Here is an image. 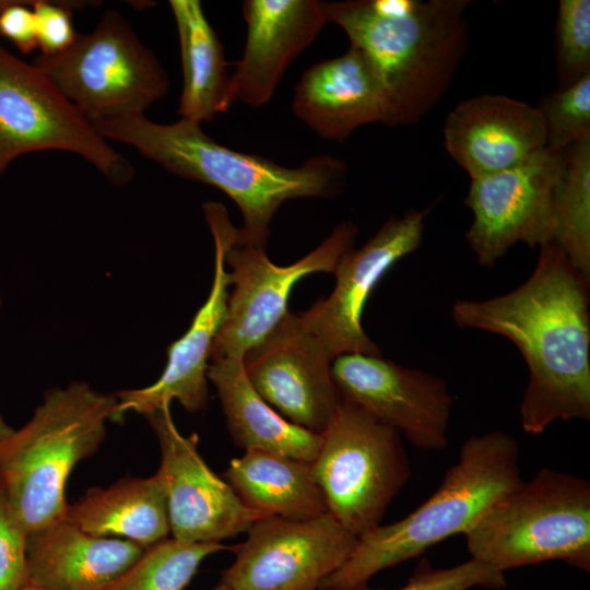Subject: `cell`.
I'll return each instance as SVG.
<instances>
[{
	"label": "cell",
	"instance_id": "19",
	"mask_svg": "<svg viewBox=\"0 0 590 590\" xmlns=\"http://www.w3.org/2000/svg\"><path fill=\"white\" fill-rule=\"evenodd\" d=\"M243 15L247 39L231 75L232 104L252 107L268 103L291 62L327 24L319 0H246Z\"/></svg>",
	"mask_w": 590,
	"mask_h": 590
},
{
	"label": "cell",
	"instance_id": "24",
	"mask_svg": "<svg viewBox=\"0 0 590 590\" xmlns=\"http://www.w3.org/2000/svg\"><path fill=\"white\" fill-rule=\"evenodd\" d=\"M224 477L241 503L261 517L307 520L328 514L311 462L246 450L231 460Z\"/></svg>",
	"mask_w": 590,
	"mask_h": 590
},
{
	"label": "cell",
	"instance_id": "30",
	"mask_svg": "<svg viewBox=\"0 0 590 590\" xmlns=\"http://www.w3.org/2000/svg\"><path fill=\"white\" fill-rule=\"evenodd\" d=\"M475 587L504 589L507 587L505 573L475 558L448 568H435L423 558L406 585L397 590H470Z\"/></svg>",
	"mask_w": 590,
	"mask_h": 590
},
{
	"label": "cell",
	"instance_id": "20",
	"mask_svg": "<svg viewBox=\"0 0 590 590\" xmlns=\"http://www.w3.org/2000/svg\"><path fill=\"white\" fill-rule=\"evenodd\" d=\"M292 109L319 137L338 142L364 125L388 120L380 81L365 55L351 45L302 74Z\"/></svg>",
	"mask_w": 590,
	"mask_h": 590
},
{
	"label": "cell",
	"instance_id": "31",
	"mask_svg": "<svg viewBox=\"0 0 590 590\" xmlns=\"http://www.w3.org/2000/svg\"><path fill=\"white\" fill-rule=\"evenodd\" d=\"M92 1L35 0L32 8L36 20L37 46L43 55H55L67 49L75 39L72 12Z\"/></svg>",
	"mask_w": 590,
	"mask_h": 590
},
{
	"label": "cell",
	"instance_id": "5",
	"mask_svg": "<svg viewBox=\"0 0 590 590\" xmlns=\"http://www.w3.org/2000/svg\"><path fill=\"white\" fill-rule=\"evenodd\" d=\"M116 401L83 381L57 387L0 439V489L27 534L63 518L69 475L101 447Z\"/></svg>",
	"mask_w": 590,
	"mask_h": 590
},
{
	"label": "cell",
	"instance_id": "22",
	"mask_svg": "<svg viewBox=\"0 0 590 590\" xmlns=\"http://www.w3.org/2000/svg\"><path fill=\"white\" fill-rule=\"evenodd\" d=\"M208 380L217 391L226 427L234 442L246 450H261L312 462L321 434L300 427L269 405L249 382L243 358L209 363Z\"/></svg>",
	"mask_w": 590,
	"mask_h": 590
},
{
	"label": "cell",
	"instance_id": "23",
	"mask_svg": "<svg viewBox=\"0 0 590 590\" xmlns=\"http://www.w3.org/2000/svg\"><path fill=\"white\" fill-rule=\"evenodd\" d=\"M62 519L90 534L121 536L143 548L166 540L170 532L166 493L157 473L91 487L68 504Z\"/></svg>",
	"mask_w": 590,
	"mask_h": 590
},
{
	"label": "cell",
	"instance_id": "4",
	"mask_svg": "<svg viewBox=\"0 0 590 590\" xmlns=\"http://www.w3.org/2000/svg\"><path fill=\"white\" fill-rule=\"evenodd\" d=\"M517 440L502 430L468 437L435 493L404 518L358 538L350 558L318 590H362L378 573L464 534L522 482Z\"/></svg>",
	"mask_w": 590,
	"mask_h": 590
},
{
	"label": "cell",
	"instance_id": "16",
	"mask_svg": "<svg viewBox=\"0 0 590 590\" xmlns=\"http://www.w3.org/2000/svg\"><path fill=\"white\" fill-rule=\"evenodd\" d=\"M332 361L290 311L243 356L246 376L259 396L290 422L317 434L324 432L341 402Z\"/></svg>",
	"mask_w": 590,
	"mask_h": 590
},
{
	"label": "cell",
	"instance_id": "7",
	"mask_svg": "<svg viewBox=\"0 0 590 590\" xmlns=\"http://www.w3.org/2000/svg\"><path fill=\"white\" fill-rule=\"evenodd\" d=\"M311 468L328 512L357 538L381 524L411 476L401 435L343 400L321 434Z\"/></svg>",
	"mask_w": 590,
	"mask_h": 590
},
{
	"label": "cell",
	"instance_id": "34",
	"mask_svg": "<svg viewBox=\"0 0 590 590\" xmlns=\"http://www.w3.org/2000/svg\"><path fill=\"white\" fill-rule=\"evenodd\" d=\"M2 300L0 299V312H1V309H2ZM14 428H12L3 418V416L1 415L0 413V439L2 438H5L7 436H9L12 430Z\"/></svg>",
	"mask_w": 590,
	"mask_h": 590
},
{
	"label": "cell",
	"instance_id": "9",
	"mask_svg": "<svg viewBox=\"0 0 590 590\" xmlns=\"http://www.w3.org/2000/svg\"><path fill=\"white\" fill-rule=\"evenodd\" d=\"M46 150L75 153L111 184L134 168L34 63L0 45V175L19 156Z\"/></svg>",
	"mask_w": 590,
	"mask_h": 590
},
{
	"label": "cell",
	"instance_id": "13",
	"mask_svg": "<svg viewBox=\"0 0 590 590\" xmlns=\"http://www.w3.org/2000/svg\"><path fill=\"white\" fill-rule=\"evenodd\" d=\"M436 203L389 217L362 247L346 251L333 271L331 294L298 315L332 359L344 354L381 355L362 327L364 307L385 274L420 247L425 219Z\"/></svg>",
	"mask_w": 590,
	"mask_h": 590
},
{
	"label": "cell",
	"instance_id": "36",
	"mask_svg": "<svg viewBox=\"0 0 590 590\" xmlns=\"http://www.w3.org/2000/svg\"><path fill=\"white\" fill-rule=\"evenodd\" d=\"M211 590H232L228 586H226L224 582H220L217 586H215Z\"/></svg>",
	"mask_w": 590,
	"mask_h": 590
},
{
	"label": "cell",
	"instance_id": "6",
	"mask_svg": "<svg viewBox=\"0 0 590 590\" xmlns=\"http://www.w3.org/2000/svg\"><path fill=\"white\" fill-rule=\"evenodd\" d=\"M471 558L507 569L560 560L590 571V482L542 468L463 534Z\"/></svg>",
	"mask_w": 590,
	"mask_h": 590
},
{
	"label": "cell",
	"instance_id": "18",
	"mask_svg": "<svg viewBox=\"0 0 590 590\" xmlns=\"http://www.w3.org/2000/svg\"><path fill=\"white\" fill-rule=\"evenodd\" d=\"M442 132L447 152L471 179L514 167L546 148L539 109L505 95L462 101L448 114Z\"/></svg>",
	"mask_w": 590,
	"mask_h": 590
},
{
	"label": "cell",
	"instance_id": "29",
	"mask_svg": "<svg viewBox=\"0 0 590 590\" xmlns=\"http://www.w3.org/2000/svg\"><path fill=\"white\" fill-rule=\"evenodd\" d=\"M558 87L590 74V1L560 0L555 25Z\"/></svg>",
	"mask_w": 590,
	"mask_h": 590
},
{
	"label": "cell",
	"instance_id": "10",
	"mask_svg": "<svg viewBox=\"0 0 590 590\" xmlns=\"http://www.w3.org/2000/svg\"><path fill=\"white\" fill-rule=\"evenodd\" d=\"M356 236L355 224L341 222L317 248L288 266L271 262L264 248L237 245L234 239L225 251L234 290L210 361L243 358L290 311L287 303L293 286L310 273L333 272L341 257L353 248Z\"/></svg>",
	"mask_w": 590,
	"mask_h": 590
},
{
	"label": "cell",
	"instance_id": "35",
	"mask_svg": "<svg viewBox=\"0 0 590 590\" xmlns=\"http://www.w3.org/2000/svg\"><path fill=\"white\" fill-rule=\"evenodd\" d=\"M20 590H46V589L26 583Z\"/></svg>",
	"mask_w": 590,
	"mask_h": 590
},
{
	"label": "cell",
	"instance_id": "15",
	"mask_svg": "<svg viewBox=\"0 0 590 590\" xmlns=\"http://www.w3.org/2000/svg\"><path fill=\"white\" fill-rule=\"evenodd\" d=\"M145 417L158 440L161 463L156 473L165 488L174 539L220 542L247 532L261 518L210 469L198 450L199 436H185L178 430L170 404Z\"/></svg>",
	"mask_w": 590,
	"mask_h": 590
},
{
	"label": "cell",
	"instance_id": "21",
	"mask_svg": "<svg viewBox=\"0 0 590 590\" xmlns=\"http://www.w3.org/2000/svg\"><path fill=\"white\" fill-rule=\"evenodd\" d=\"M145 548L97 536L61 519L27 534V583L46 590H105Z\"/></svg>",
	"mask_w": 590,
	"mask_h": 590
},
{
	"label": "cell",
	"instance_id": "11",
	"mask_svg": "<svg viewBox=\"0 0 590 590\" xmlns=\"http://www.w3.org/2000/svg\"><path fill=\"white\" fill-rule=\"evenodd\" d=\"M246 533L222 574L232 590H318L358 541L329 512L307 520L261 517Z\"/></svg>",
	"mask_w": 590,
	"mask_h": 590
},
{
	"label": "cell",
	"instance_id": "17",
	"mask_svg": "<svg viewBox=\"0 0 590 590\" xmlns=\"http://www.w3.org/2000/svg\"><path fill=\"white\" fill-rule=\"evenodd\" d=\"M203 211L215 246L209 296L188 330L168 346L167 363L158 379L143 388L115 393L113 422L121 421L129 412L146 416L174 400L190 412L203 409L206 403L211 350L225 319L229 296L231 273L226 270L225 251L235 239L236 227L223 204L209 201L203 204Z\"/></svg>",
	"mask_w": 590,
	"mask_h": 590
},
{
	"label": "cell",
	"instance_id": "37",
	"mask_svg": "<svg viewBox=\"0 0 590 590\" xmlns=\"http://www.w3.org/2000/svg\"><path fill=\"white\" fill-rule=\"evenodd\" d=\"M7 2H8V0H0V12L5 7Z\"/></svg>",
	"mask_w": 590,
	"mask_h": 590
},
{
	"label": "cell",
	"instance_id": "2",
	"mask_svg": "<svg viewBox=\"0 0 590 590\" xmlns=\"http://www.w3.org/2000/svg\"><path fill=\"white\" fill-rule=\"evenodd\" d=\"M92 123L107 141L132 146L167 172L226 193L243 215L237 245L264 248L270 223L283 202L332 197L346 176L345 164L330 155L310 157L295 168L281 166L217 143L200 123L184 118L158 123L140 114Z\"/></svg>",
	"mask_w": 590,
	"mask_h": 590
},
{
	"label": "cell",
	"instance_id": "28",
	"mask_svg": "<svg viewBox=\"0 0 590 590\" xmlns=\"http://www.w3.org/2000/svg\"><path fill=\"white\" fill-rule=\"evenodd\" d=\"M544 121L546 149L562 152L590 135V74L543 96L535 106Z\"/></svg>",
	"mask_w": 590,
	"mask_h": 590
},
{
	"label": "cell",
	"instance_id": "3",
	"mask_svg": "<svg viewBox=\"0 0 590 590\" xmlns=\"http://www.w3.org/2000/svg\"><path fill=\"white\" fill-rule=\"evenodd\" d=\"M469 0L322 1L327 23L369 60L382 86L387 126L418 122L447 92L468 47Z\"/></svg>",
	"mask_w": 590,
	"mask_h": 590
},
{
	"label": "cell",
	"instance_id": "26",
	"mask_svg": "<svg viewBox=\"0 0 590 590\" xmlns=\"http://www.w3.org/2000/svg\"><path fill=\"white\" fill-rule=\"evenodd\" d=\"M552 204V241L590 280V135L562 151Z\"/></svg>",
	"mask_w": 590,
	"mask_h": 590
},
{
	"label": "cell",
	"instance_id": "27",
	"mask_svg": "<svg viewBox=\"0 0 590 590\" xmlns=\"http://www.w3.org/2000/svg\"><path fill=\"white\" fill-rule=\"evenodd\" d=\"M232 547L221 542L166 539L145 548L142 556L105 590H184L204 558Z\"/></svg>",
	"mask_w": 590,
	"mask_h": 590
},
{
	"label": "cell",
	"instance_id": "12",
	"mask_svg": "<svg viewBox=\"0 0 590 590\" xmlns=\"http://www.w3.org/2000/svg\"><path fill=\"white\" fill-rule=\"evenodd\" d=\"M562 163V152L545 148L514 167L471 179L464 203L473 221L465 239L481 266L493 267L518 243L534 248L552 241Z\"/></svg>",
	"mask_w": 590,
	"mask_h": 590
},
{
	"label": "cell",
	"instance_id": "25",
	"mask_svg": "<svg viewBox=\"0 0 590 590\" xmlns=\"http://www.w3.org/2000/svg\"><path fill=\"white\" fill-rule=\"evenodd\" d=\"M168 4L177 26L184 74L178 114L201 125L232 105L224 49L200 1L170 0Z\"/></svg>",
	"mask_w": 590,
	"mask_h": 590
},
{
	"label": "cell",
	"instance_id": "32",
	"mask_svg": "<svg viewBox=\"0 0 590 590\" xmlns=\"http://www.w3.org/2000/svg\"><path fill=\"white\" fill-rule=\"evenodd\" d=\"M26 539L0 489V590H20L27 583Z\"/></svg>",
	"mask_w": 590,
	"mask_h": 590
},
{
	"label": "cell",
	"instance_id": "14",
	"mask_svg": "<svg viewBox=\"0 0 590 590\" xmlns=\"http://www.w3.org/2000/svg\"><path fill=\"white\" fill-rule=\"evenodd\" d=\"M331 375L341 400L362 408L414 447L447 448L453 399L442 378L364 354L334 358Z\"/></svg>",
	"mask_w": 590,
	"mask_h": 590
},
{
	"label": "cell",
	"instance_id": "1",
	"mask_svg": "<svg viewBox=\"0 0 590 590\" xmlns=\"http://www.w3.org/2000/svg\"><path fill=\"white\" fill-rule=\"evenodd\" d=\"M589 305V280L553 241L540 246L532 274L514 291L452 305L459 327L503 335L520 350L529 368L520 403L528 434L590 420Z\"/></svg>",
	"mask_w": 590,
	"mask_h": 590
},
{
	"label": "cell",
	"instance_id": "8",
	"mask_svg": "<svg viewBox=\"0 0 590 590\" xmlns=\"http://www.w3.org/2000/svg\"><path fill=\"white\" fill-rule=\"evenodd\" d=\"M33 63L91 122L144 114L169 90L162 63L115 10L63 51L39 54Z\"/></svg>",
	"mask_w": 590,
	"mask_h": 590
},
{
	"label": "cell",
	"instance_id": "33",
	"mask_svg": "<svg viewBox=\"0 0 590 590\" xmlns=\"http://www.w3.org/2000/svg\"><path fill=\"white\" fill-rule=\"evenodd\" d=\"M32 4L33 0H8L0 12V36L9 39L23 54L38 48Z\"/></svg>",
	"mask_w": 590,
	"mask_h": 590
}]
</instances>
